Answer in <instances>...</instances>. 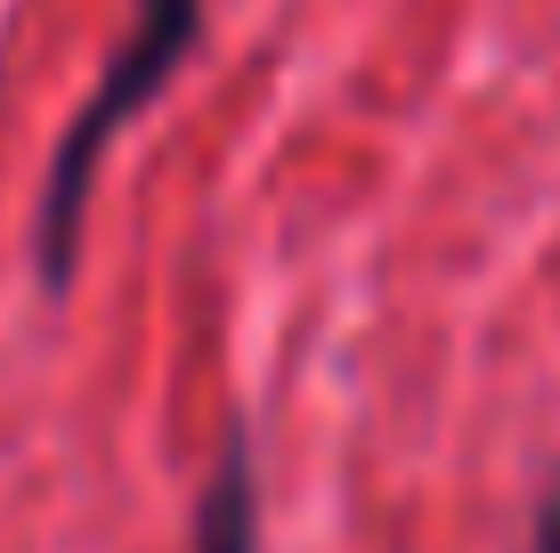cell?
Returning <instances> with one entry per match:
<instances>
[{"label":"cell","instance_id":"3","mask_svg":"<svg viewBox=\"0 0 560 553\" xmlns=\"http://www.w3.org/2000/svg\"><path fill=\"white\" fill-rule=\"evenodd\" d=\"M536 553H560V497L536 512Z\"/></svg>","mask_w":560,"mask_h":553},{"label":"cell","instance_id":"1","mask_svg":"<svg viewBox=\"0 0 560 553\" xmlns=\"http://www.w3.org/2000/svg\"><path fill=\"white\" fill-rule=\"evenodd\" d=\"M203 42V0H139V25L130 42L114 49L106 82L90 90V106L66 123L49 155V187H42V228H33V261H42V285L66 293L73 261H82V212H90V180H98L114 130L130 123L139 106H154V90L187 66V49Z\"/></svg>","mask_w":560,"mask_h":553},{"label":"cell","instance_id":"2","mask_svg":"<svg viewBox=\"0 0 560 553\" xmlns=\"http://www.w3.org/2000/svg\"><path fill=\"white\" fill-rule=\"evenodd\" d=\"M196 553H260V488H253V448L244 431L228 440L220 472H211L196 505Z\"/></svg>","mask_w":560,"mask_h":553}]
</instances>
